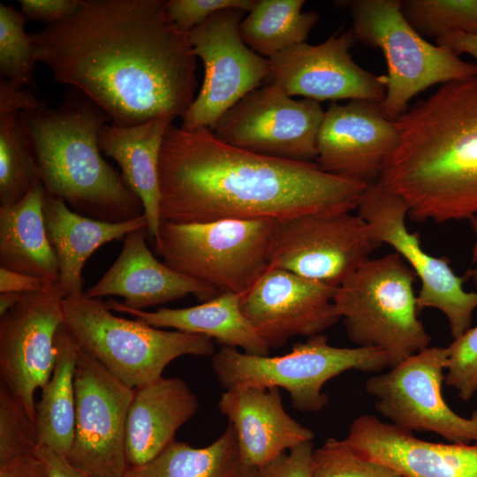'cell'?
<instances>
[{
    "instance_id": "f546056e",
    "label": "cell",
    "mask_w": 477,
    "mask_h": 477,
    "mask_svg": "<svg viewBox=\"0 0 477 477\" xmlns=\"http://www.w3.org/2000/svg\"><path fill=\"white\" fill-rule=\"evenodd\" d=\"M304 0H256L239 25L244 42L259 55L270 58L304 43L319 16L303 11Z\"/></svg>"
},
{
    "instance_id": "f35d334b",
    "label": "cell",
    "mask_w": 477,
    "mask_h": 477,
    "mask_svg": "<svg viewBox=\"0 0 477 477\" xmlns=\"http://www.w3.org/2000/svg\"><path fill=\"white\" fill-rule=\"evenodd\" d=\"M80 0H20L21 12L31 20L57 23L72 15Z\"/></svg>"
},
{
    "instance_id": "f6af8a7d",
    "label": "cell",
    "mask_w": 477,
    "mask_h": 477,
    "mask_svg": "<svg viewBox=\"0 0 477 477\" xmlns=\"http://www.w3.org/2000/svg\"><path fill=\"white\" fill-rule=\"evenodd\" d=\"M470 226L472 227V230L475 233L477 237V216H473L470 218L469 220ZM472 265L474 267H470L468 270L466 272L464 277L466 280L467 279H473L474 284L477 287V241L475 243V246L473 247V260H472Z\"/></svg>"
},
{
    "instance_id": "cb8c5ba5",
    "label": "cell",
    "mask_w": 477,
    "mask_h": 477,
    "mask_svg": "<svg viewBox=\"0 0 477 477\" xmlns=\"http://www.w3.org/2000/svg\"><path fill=\"white\" fill-rule=\"evenodd\" d=\"M43 218L46 232L58 262V289L63 298L83 293L82 270L100 246L147 227L144 215L125 222L111 223L80 215L61 199L45 193Z\"/></svg>"
},
{
    "instance_id": "7bdbcfd3",
    "label": "cell",
    "mask_w": 477,
    "mask_h": 477,
    "mask_svg": "<svg viewBox=\"0 0 477 477\" xmlns=\"http://www.w3.org/2000/svg\"><path fill=\"white\" fill-rule=\"evenodd\" d=\"M45 465L48 477H89L75 467L66 455L39 446L35 452Z\"/></svg>"
},
{
    "instance_id": "b9f144b4",
    "label": "cell",
    "mask_w": 477,
    "mask_h": 477,
    "mask_svg": "<svg viewBox=\"0 0 477 477\" xmlns=\"http://www.w3.org/2000/svg\"><path fill=\"white\" fill-rule=\"evenodd\" d=\"M0 477H48L45 465L35 453L0 464Z\"/></svg>"
},
{
    "instance_id": "5bb4252c",
    "label": "cell",
    "mask_w": 477,
    "mask_h": 477,
    "mask_svg": "<svg viewBox=\"0 0 477 477\" xmlns=\"http://www.w3.org/2000/svg\"><path fill=\"white\" fill-rule=\"evenodd\" d=\"M76 416L68 460L89 477H123L128 467L125 428L135 389L79 345Z\"/></svg>"
},
{
    "instance_id": "5b68a950",
    "label": "cell",
    "mask_w": 477,
    "mask_h": 477,
    "mask_svg": "<svg viewBox=\"0 0 477 477\" xmlns=\"http://www.w3.org/2000/svg\"><path fill=\"white\" fill-rule=\"evenodd\" d=\"M416 279L393 252L368 259L334 294L349 339L357 346L383 350L390 367L430 346L431 337L418 318Z\"/></svg>"
},
{
    "instance_id": "e0dca14e",
    "label": "cell",
    "mask_w": 477,
    "mask_h": 477,
    "mask_svg": "<svg viewBox=\"0 0 477 477\" xmlns=\"http://www.w3.org/2000/svg\"><path fill=\"white\" fill-rule=\"evenodd\" d=\"M352 30L335 33L325 42H306L269 58L266 84H276L290 96L317 102L367 100L381 102L386 93V76L375 75L357 64L350 49L356 42Z\"/></svg>"
},
{
    "instance_id": "4dcf8cb0",
    "label": "cell",
    "mask_w": 477,
    "mask_h": 477,
    "mask_svg": "<svg viewBox=\"0 0 477 477\" xmlns=\"http://www.w3.org/2000/svg\"><path fill=\"white\" fill-rule=\"evenodd\" d=\"M41 183L17 113L0 115V206L17 204Z\"/></svg>"
},
{
    "instance_id": "836d02e7",
    "label": "cell",
    "mask_w": 477,
    "mask_h": 477,
    "mask_svg": "<svg viewBox=\"0 0 477 477\" xmlns=\"http://www.w3.org/2000/svg\"><path fill=\"white\" fill-rule=\"evenodd\" d=\"M312 477H404L392 468L367 458L345 441L328 438L314 450Z\"/></svg>"
},
{
    "instance_id": "8992f818",
    "label": "cell",
    "mask_w": 477,
    "mask_h": 477,
    "mask_svg": "<svg viewBox=\"0 0 477 477\" xmlns=\"http://www.w3.org/2000/svg\"><path fill=\"white\" fill-rule=\"evenodd\" d=\"M62 307L63 324L78 344L133 389L161 378L166 366L180 356L216 352L208 337L117 316L107 302L84 292L63 298Z\"/></svg>"
},
{
    "instance_id": "60d3db41",
    "label": "cell",
    "mask_w": 477,
    "mask_h": 477,
    "mask_svg": "<svg viewBox=\"0 0 477 477\" xmlns=\"http://www.w3.org/2000/svg\"><path fill=\"white\" fill-rule=\"evenodd\" d=\"M41 103L31 91L15 88L1 80L0 115L35 110Z\"/></svg>"
},
{
    "instance_id": "ffe728a7",
    "label": "cell",
    "mask_w": 477,
    "mask_h": 477,
    "mask_svg": "<svg viewBox=\"0 0 477 477\" xmlns=\"http://www.w3.org/2000/svg\"><path fill=\"white\" fill-rule=\"evenodd\" d=\"M344 440L404 477H477V443L428 442L369 414L356 418Z\"/></svg>"
},
{
    "instance_id": "7a4b0ae2",
    "label": "cell",
    "mask_w": 477,
    "mask_h": 477,
    "mask_svg": "<svg viewBox=\"0 0 477 477\" xmlns=\"http://www.w3.org/2000/svg\"><path fill=\"white\" fill-rule=\"evenodd\" d=\"M161 221L283 220L352 212L366 184L322 170L314 162L275 158L229 145L212 130L171 124L159 165Z\"/></svg>"
},
{
    "instance_id": "d6a6232c",
    "label": "cell",
    "mask_w": 477,
    "mask_h": 477,
    "mask_svg": "<svg viewBox=\"0 0 477 477\" xmlns=\"http://www.w3.org/2000/svg\"><path fill=\"white\" fill-rule=\"evenodd\" d=\"M26 17L12 5L0 4L1 80L15 88L34 83V45L25 31Z\"/></svg>"
},
{
    "instance_id": "83f0119b",
    "label": "cell",
    "mask_w": 477,
    "mask_h": 477,
    "mask_svg": "<svg viewBox=\"0 0 477 477\" xmlns=\"http://www.w3.org/2000/svg\"><path fill=\"white\" fill-rule=\"evenodd\" d=\"M55 344V367L35 405V424L39 446L67 455L74 438V375L79 344L64 324L57 332Z\"/></svg>"
},
{
    "instance_id": "1f68e13d",
    "label": "cell",
    "mask_w": 477,
    "mask_h": 477,
    "mask_svg": "<svg viewBox=\"0 0 477 477\" xmlns=\"http://www.w3.org/2000/svg\"><path fill=\"white\" fill-rule=\"evenodd\" d=\"M402 11L423 37L450 33L477 35V0H405Z\"/></svg>"
},
{
    "instance_id": "9c48e42d",
    "label": "cell",
    "mask_w": 477,
    "mask_h": 477,
    "mask_svg": "<svg viewBox=\"0 0 477 477\" xmlns=\"http://www.w3.org/2000/svg\"><path fill=\"white\" fill-rule=\"evenodd\" d=\"M276 221H161L155 248L163 263L178 273L220 293L242 294L268 268V251Z\"/></svg>"
},
{
    "instance_id": "603a6c76",
    "label": "cell",
    "mask_w": 477,
    "mask_h": 477,
    "mask_svg": "<svg viewBox=\"0 0 477 477\" xmlns=\"http://www.w3.org/2000/svg\"><path fill=\"white\" fill-rule=\"evenodd\" d=\"M198 408L196 395L181 378L162 376L135 389L125 428L128 466L145 464L161 453Z\"/></svg>"
},
{
    "instance_id": "d590c367",
    "label": "cell",
    "mask_w": 477,
    "mask_h": 477,
    "mask_svg": "<svg viewBox=\"0 0 477 477\" xmlns=\"http://www.w3.org/2000/svg\"><path fill=\"white\" fill-rule=\"evenodd\" d=\"M448 347L445 382L459 398L471 399L477 391V326L470 328Z\"/></svg>"
},
{
    "instance_id": "e575fe53",
    "label": "cell",
    "mask_w": 477,
    "mask_h": 477,
    "mask_svg": "<svg viewBox=\"0 0 477 477\" xmlns=\"http://www.w3.org/2000/svg\"><path fill=\"white\" fill-rule=\"evenodd\" d=\"M38 447L34 420L22 404L0 384V464L33 454Z\"/></svg>"
},
{
    "instance_id": "f1b7e54d",
    "label": "cell",
    "mask_w": 477,
    "mask_h": 477,
    "mask_svg": "<svg viewBox=\"0 0 477 477\" xmlns=\"http://www.w3.org/2000/svg\"><path fill=\"white\" fill-rule=\"evenodd\" d=\"M239 466L237 435L229 423L212 443L195 448L173 441L150 461L128 466L123 477H231Z\"/></svg>"
},
{
    "instance_id": "3957f363",
    "label": "cell",
    "mask_w": 477,
    "mask_h": 477,
    "mask_svg": "<svg viewBox=\"0 0 477 477\" xmlns=\"http://www.w3.org/2000/svg\"><path fill=\"white\" fill-rule=\"evenodd\" d=\"M394 122L399 142L376 182L413 221L477 216V74L441 85Z\"/></svg>"
},
{
    "instance_id": "d4e9b609",
    "label": "cell",
    "mask_w": 477,
    "mask_h": 477,
    "mask_svg": "<svg viewBox=\"0 0 477 477\" xmlns=\"http://www.w3.org/2000/svg\"><path fill=\"white\" fill-rule=\"evenodd\" d=\"M174 119L161 117L126 127L106 124L98 135L101 152L118 163L125 183L140 199L148 237L154 240L161 224L160 152L164 134Z\"/></svg>"
},
{
    "instance_id": "ac0fdd59",
    "label": "cell",
    "mask_w": 477,
    "mask_h": 477,
    "mask_svg": "<svg viewBox=\"0 0 477 477\" xmlns=\"http://www.w3.org/2000/svg\"><path fill=\"white\" fill-rule=\"evenodd\" d=\"M337 287L269 267L245 292L240 307L269 347L292 337H313L335 325L340 315L333 302Z\"/></svg>"
},
{
    "instance_id": "74e56055",
    "label": "cell",
    "mask_w": 477,
    "mask_h": 477,
    "mask_svg": "<svg viewBox=\"0 0 477 477\" xmlns=\"http://www.w3.org/2000/svg\"><path fill=\"white\" fill-rule=\"evenodd\" d=\"M312 441L301 443L256 468V477H312Z\"/></svg>"
},
{
    "instance_id": "7c38bea8",
    "label": "cell",
    "mask_w": 477,
    "mask_h": 477,
    "mask_svg": "<svg viewBox=\"0 0 477 477\" xmlns=\"http://www.w3.org/2000/svg\"><path fill=\"white\" fill-rule=\"evenodd\" d=\"M246 13L221 10L189 33L193 54L204 65V80L182 117L181 129L211 130L226 111L269 78V58L251 49L241 37L239 25Z\"/></svg>"
},
{
    "instance_id": "9a60e30c",
    "label": "cell",
    "mask_w": 477,
    "mask_h": 477,
    "mask_svg": "<svg viewBox=\"0 0 477 477\" xmlns=\"http://www.w3.org/2000/svg\"><path fill=\"white\" fill-rule=\"evenodd\" d=\"M324 112L317 101L294 100L279 86L265 84L239 100L211 130L236 148L315 163L316 138Z\"/></svg>"
},
{
    "instance_id": "4316f807",
    "label": "cell",
    "mask_w": 477,
    "mask_h": 477,
    "mask_svg": "<svg viewBox=\"0 0 477 477\" xmlns=\"http://www.w3.org/2000/svg\"><path fill=\"white\" fill-rule=\"evenodd\" d=\"M41 183L22 201L0 206V268L57 284L58 262L48 238Z\"/></svg>"
},
{
    "instance_id": "ee69618b",
    "label": "cell",
    "mask_w": 477,
    "mask_h": 477,
    "mask_svg": "<svg viewBox=\"0 0 477 477\" xmlns=\"http://www.w3.org/2000/svg\"><path fill=\"white\" fill-rule=\"evenodd\" d=\"M436 44L455 55L467 54L477 60V35L450 33L436 39Z\"/></svg>"
},
{
    "instance_id": "484cf974",
    "label": "cell",
    "mask_w": 477,
    "mask_h": 477,
    "mask_svg": "<svg viewBox=\"0 0 477 477\" xmlns=\"http://www.w3.org/2000/svg\"><path fill=\"white\" fill-rule=\"evenodd\" d=\"M107 304L111 311L132 315L155 328L202 335L252 355H269L270 348L243 314L238 293L222 292L193 307L155 311L131 309L113 299Z\"/></svg>"
},
{
    "instance_id": "277c9868",
    "label": "cell",
    "mask_w": 477,
    "mask_h": 477,
    "mask_svg": "<svg viewBox=\"0 0 477 477\" xmlns=\"http://www.w3.org/2000/svg\"><path fill=\"white\" fill-rule=\"evenodd\" d=\"M45 193L87 217L118 223L143 215L140 199L102 158L98 135L109 116L82 93L57 108L44 102L17 113Z\"/></svg>"
},
{
    "instance_id": "8d00e7d4",
    "label": "cell",
    "mask_w": 477,
    "mask_h": 477,
    "mask_svg": "<svg viewBox=\"0 0 477 477\" xmlns=\"http://www.w3.org/2000/svg\"><path fill=\"white\" fill-rule=\"evenodd\" d=\"M256 0H168L165 6L170 19L183 32L189 34L210 16L224 9H238L246 13Z\"/></svg>"
},
{
    "instance_id": "d6986e66",
    "label": "cell",
    "mask_w": 477,
    "mask_h": 477,
    "mask_svg": "<svg viewBox=\"0 0 477 477\" xmlns=\"http://www.w3.org/2000/svg\"><path fill=\"white\" fill-rule=\"evenodd\" d=\"M398 142L397 125L383 116L380 102H333L318 131L315 163L326 172L368 185L377 181Z\"/></svg>"
},
{
    "instance_id": "ba28073f",
    "label": "cell",
    "mask_w": 477,
    "mask_h": 477,
    "mask_svg": "<svg viewBox=\"0 0 477 477\" xmlns=\"http://www.w3.org/2000/svg\"><path fill=\"white\" fill-rule=\"evenodd\" d=\"M212 367L225 390L245 386L283 388L295 409L319 412L329 403L322 392L329 380L348 370L380 372L390 367V360L382 349L337 347L319 334L280 356L252 355L222 346L212 356Z\"/></svg>"
},
{
    "instance_id": "8fae6325",
    "label": "cell",
    "mask_w": 477,
    "mask_h": 477,
    "mask_svg": "<svg viewBox=\"0 0 477 477\" xmlns=\"http://www.w3.org/2000/svg\"><path fill=\"white\" fill-rule=\"evenodd\" d=\"M448 356V347L428 346L367 378L365 390L376 411L400 428L433 432L452 443H477V409L466 418L443 398Z\"/></svg>"
},
{
    "instance_id": "2e32d148",
    "label": "cell",
    "mask_w": 477,
    "mask_h": 477,
    "mask_svg": "<svg viewBox=\"0 0 477 477\" xmlns=\"http://www.w3.org/2000/svg\"><path fill=\"white\" fill-rule=\"evenodd\" d=\"M57 284L23 293L0 316V376L3 384L35 422L34 393L48 383L56 362V335L64 322Z\"/></svg>"
},
{
    "instance_id": "7402d4cb",
    "label": "cell",
    "mask_w": 477,
    "mask_h": 477,
    "mask_svg": "<svg viewBox=\"0 0 477 477\" xmlns=\"http://www.w3.org/2000/svg\"><path fill=\"white\" fill-rule=\"evenodd\" d=\"M218 407L235 429L240 465L246 467L259 468L314 436L287 413L276 387L225 390Z\"/></svg>"
},
{
    "instance_id": "52a82bcc",
    "label": "cell",
    "mask_w": 477,
    "mask_h": 477,
    "mask_svg": "<svg viewBox=\"0 0 477 477\" xmlns=\"http://www.w3.org/2000/svg\"><path fill=\"white\" fill-rule=\"evenodd\" d=\"M352 19L356 41L382 50L388 73L386 93L380 107L383 116L396 120L409 102L436 84L477 74V64L466 62L449 49L428 42L407 21L401 0L338 1Z\"/></svg>"
},
{
    "instance_id": "30bf717a",
    "label": "cell",
    "mask_w": 477,
    "mask_h": 477,
    "mask_svg": "<svg viewBox=\"0 0 477 477\" xmlns=\"http://www.w3.org/2000/svg\"><path fill=\"white\" fill-rule=\"evenodd\" d=\"M356 210L368 225L373 238L380 246H390L420 281L419 310L429 307L441 311L448 320L453 339L469 329L477 308V292H466L463 286L466 278L455 274L450 261L426 252L420 234L409 231L405 201L374 182L367 186Z\"/></svg>"
},
{
    "instance_id": "bcb514c9",
    "label": "cell",
    "mask_w": 477,
    "mask_h": 477,
    "mask_svg": "<svg viewBox=\"0 0 477 477\" xmlns=\"http://www.w3.org/2000/svg\"><path fill=\"white\" fill-rule=\"evenodd\" d=\"M22 295L19 292H0V316L14 307Z\"/></svg>"
},
{
    "instance_id": "7dc6e473",
    "label": "cell",
    "mask_w": 477,
    "mask_h": 477,
    "mask_svg": "<svg viewBox=\"0 0 477 477\" xmlns=\"http://www.w3.org/2000/svg\"><path fill=\"white\" fill-rule=\"evenodd\" d=\"M231 477H256V468L239 466Z\"/></svg>"
},
{
    "instance_id": "4fadbf2b",
    "label": "cell",
    "mask_w": 477,
    "mask_h": 477,
    "mask_svg": "<svg viewBox=\"0 0 477 477\" xmlns=\"http://www.w3.org/2000/svg\"><path fill=\"white\" fill-rule=\"evenodd\" d=\"M380 245L358 214H310L277 220L268 266L339 286Z\"/></svg>"
},
{
    "instance_id": "ab89813d",
    "label": "cell",
    "mask_w": 477,
    "mask_h": 477,
    "mask_svg": "<svg viewBox=\"0 0 477 477\" xmlns=\"http://www.w3.org/2000/svg\"><path fill=\"white\" fill-rule=\"evenodd\" d=\"M57 284L42 277L0 268V292H35L51 289Z\"/></svg>"
},
{
    "instance_id": "6da1fadb",
    "label": "cell",
    "mask_w": 477,
    "mask_h": 477,
    "mask_svg": "<svg viewBox=\"0 0 477 477\" xmlns=\"http://www.w3.org/2000/svg\"><path fill=\"white\" fill-rule=\"evenodd\" d=\"M35 58L126 127L183 117L195 98L189 34L163 0H80L62 21L30 34Z\"/></svg>"
},
{
    "instance_id": "44dd1931",
    "label": "cell",
    "mask_w": 477,
    "mask_h": 477,
    "mask_svg": "<svg viewBox=\"0 0 477 477\" xmlns=\"http://www.w3.org/2000/svg\"><path fill=\"white\" fill-rule=\"evenodd\" d=\"M148 228L129 232L121 252L100 280L84 293L94 299L119 296L125 307L143 308L193 294L207 301L220 292L212 286L184 276L159 261L148 248Z\"/></svg>"
}]
</instances>
